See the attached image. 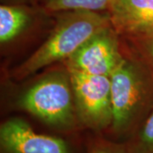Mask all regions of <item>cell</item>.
<instances>
[{"instance_id":"6da1fadb","label":"cell","mask_w":153,"mask_h":153,"mask_svg":"<svg viewBox=\"0 0 153 153\" xmlns=\"http://www.w3.org/2000/svg\"><path fill=\"white\" fill-rule=\"evenodd\" d=\"M111 78L114 140L125 142L153 110V70L123 58Z\"/></svg>"},{"instance_id":"7a4b0ae2","label":"cell","mask_w":153,"mask_h":153,"mask_svg":"<svg viewBox=\"0 0 153 153\" xmlns=\"http://www.w3.org/2000/svg\"><path fill=\"white\" fill-rule=\"evenodd\" d=\"M55 14L57 22L49 38L17 67L16 78H25L56 61L67 60L94 34L111 26L108 13L66 10Z\"/></svg>"},{"instance_id":"3957f363","label":"cell","mask_w":153,"mask_h":153,"mask_svg":"<svg viewBox=\"0 0 153 153\" xmlns=\"http://www.w3.org/2000/svg\"><path fill=\"white\" fill-rule=\"evenodd\" d=\"M18 104L29 114L58 131L73 133L80 128L68 71L42 78L22 94Z\"/></svg>"},{"instance_id":"277c9868","label":"cell","mask_w":153,"mask_h":153,"mask_svg":"<svg viewBox=\"0 0 153 153\" xmlns=\"http://www.w3.org/2000/svg\"><path fill=\"white\" fill-rule=\"evenodd\" d=\"M69 73L79 126L95 133L108 130L112 122L110 76Z\"/></svg>"},{"instance_id":"5b68a950","label":"cell","mask_w":153,"mask_h":153,"mask_svg":"<svg viewBox=\"0 0 153 153\" xmlns=\"http://www.w3.org/2000/svg\"><path fill=\"white\" fill-rule=\"evenodd\" d=\"M111 26L94 34L65 60L68 71L111 76L123 59Z\"/></svg>"},{"instance_id":"8992f818","label":"cell","mask_w":153,"mask_h":153,"mask_svg":"<svg viewBox=\"0 0 153 153\" xmlns=\"http://www.w3.org/2000/svg\"><path fill=\"white\" fill-rule=\"evenodd\" d=\"M0 153H75L63 138L39 134L27 122L11 117L0 126Z\"/></svg>"},{"instance_id":"52a82bcc","label":"cell","mask_w":153,"mask_h":153,"mask_svg":"<svg viewBox=\"0 0 153 153\" xmlns=\"http://www.w3.org/2000/svg\"><path fill=\"white\" fill-rule=\"evenodd\" d=\"M107 13L117 35L137 41L153 33V0H113Z\"/></svg>"},{"instance_id":"ba28073f","label":"cell","mask_w":153,"mask_h":153,"mask_svg":"<svg viewBox=\"0 0 153 153\" xmlns=\"http://www.w3.org/2000/svg\"><path fill=\"white\" fill-rule=\"evenodd\" d=\"M33 10L24 4L0 6V41L7 43L16 38L31 22Z\"/></svg>"},{"instance_id":"9c48e42d","label":"cell","mask_w":153,"mask_h":153,"mask_svg":"<svg viewBox=\"0 0 153 153\" xmlns=\"http://www.w3.org/2000/svg\"><path fill=\"white\" fill-rule=\"evenodd\" d=\"M113 0H45L44 10L58 13L66 10H108Z\"/></svg>"},{"instance_id":"30bf717a","label":"cell","mask_w":153,"mask_h":153,"mask_svg":"<svg viewBox=\"0 0 153 153\" xmlns=\"http://www.w3.org/2000/svg\"><path fill=\"white\" fill-rule=\"evenodd\" d=\"M124 143L128 153H153V110Z\"/></svg>"},{"instance_id":"8fae6325","label":"cell","mask_w":153,"mask_h":153,"mask_svg":"<svg viewBox=\"0 0 153 153\" xmlns=\"http://www.w3.org/2000/svg\"><path fill=\"white\" fill-rule=\"evenodd\" d=\"M86 153H128V152L124 142L110 140L98 136L88 141Z\"/></svg>"},{"instance_id":"7c38bea8","label":"cell","mask_w":153,"mask_h":153,"mask_svg":"<svg viewBox=\"0 0 153 153\" xmlns=\"http://www.w3.org/2000/svg\"><path fill=\"white\" fill-rule=\"evenodd\" d=\"M137 42L141 43L143 49H145V52L147 54L149 60L152 63L153 70V33L149 35L146 38H143L140 40H137Z\"/></svg>"},{"instance_id":"4fadbf2b","label":"cell","mask_w":153,"mask_h":153,"mask_svg":"<svg viewBox=\"0 0 153 153\" xmlns=\"http://www.w3.org/2000/svg\"><path fill=\"white\" fill-rule=\"evenodd\" d=\"M9 2H12L11 4H23V3H26L27 1H33V0H6Z\"/></svg>"}]
</instances>
